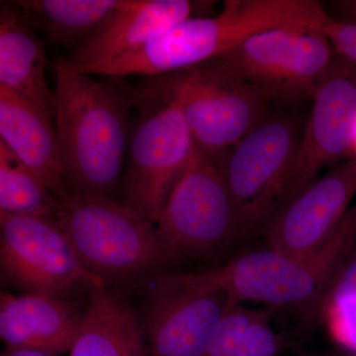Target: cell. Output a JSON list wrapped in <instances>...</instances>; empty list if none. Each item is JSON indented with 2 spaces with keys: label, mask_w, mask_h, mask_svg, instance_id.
<instances>
[{
  "label": "cell",
  "mask_w": 356,
  "mask_h": 356,
  "mask_svg": "<svg viewBox=\"0 0 356 356\" xmlns=\"http://www.w3.org/2000/svg\"><path fill=\"white\" fill-rule=\"evenodd\" d=\"M56 131L67 191L112 197L123 178L135 92L98 81L60 58L54 65Z\"/></svg>",
  "instance_id": "6da1fadb"
},
{
  "label": "cell",
  "mask_w": 356,
  "mask_h": 356,
  "mask_svg": "<svg viewBox=\"0 0 356 356\" xmlns=\"http://www.w3.org/2000/svg\"><path fill=\"white\" fill-rule=\"evenodd\" d=\"M329 20L316 0H227L218 15L182 21L139 50L92 67L88 74L165 76L221 57L257 33L323 27Z\"/></svg>",
  "instance_id": "7a4b0ae2"
},
{
  "label": "cell",
  "mask_w": 356,
  "mask_h": 356,
  "mask_svg": "<svg viewBox=\"0 0 356 356\" xmlns=\"http://www.w3.org/2000/svg\"><path fill=\"white\" fill-rule=\"evenodd\" d=\"M56 218L84 268L110 284H131L172 266L156 225L113 198L65 191Z\"/></svg>",
  "instance_id": "3957f363"
},
{
  "label": "cell",
  "mask_w": 356,
  "mask_h": 356,
  "mask_svg": "<svg viewBox=\"0 0 356 356\" xmlns=\"http://www.w3.org/2000/svg\"><path fill=\"white\" fill-rule=\"evenodd\" d=\"M355 248L356 204L334 236L312 254L288 257L267 248L238 254L209 273L234 304L254 302L298 312L305 323L314 324L327 290Z\"/></svg>",
  "instance_id": "277c9868"
},
{
  "label": "cell",
  "mask_w": 356,
  "mask_h": 356,
  "mask_svg": "<svg viewBox=\"0 0 356 356\" xmlns=\"http://www.w3.org/2000/svg\"><path fill=\"white\" fill-rule=\"evenodd\" d=\"M142 117L129 137L122 203L156 225L191 159L193 142L181 104L165 76L135 92Z\"/></svg>",
  "instance_id": "5b68a950"
},
{
  "label": "cell",
  "mask_w": 356,
  "mask_h": 356,
  "mask_svg": "<svg viewBox=\"0 0 356 356\" xmlns=\"http://www.w3.org/2000/svg\"><path fill=\"white\" fill-rule=\"evenodd\" d=\"M226 156V154H225ZM194 147L161 210L156 229L172 264L240 245L222 159Z\"/></svg>",
  "instance_id": "8992f818"
},
{
  "label": "cell",
  "mask_w": 356,
  "mask_h": 356,
  "mask_svg": "<svg viewBox=\"0 0 356 356\" xmlns=\"http://www.w3.org/2000/svg\"><path fill=\"white\" fill-rule=\"evenodd\" d=\"M299 143L291 122L266 117L224 156L240 243L264 235L284 206Z\"/></svg>",
  "instance_id": "52a82bcc"
},
{
  "label": "cell",
  "mask_w": 356,
  "mask_h": 356,
  "mask_svg": "<svg viewBox=\"0 0 356 356\" xmlns=\"http://www.w3.org/2000/svg\"><path fill=\"white\" fill-rule=\"evenodd\" d=\"M336 51L323 27L276 28L245 40L222 62L267 100L313 99Z\"/></svg>",
  "instance_id": "ba28073f"
},
{
  "label": "cell",
  "mask_w": 356,
  "mask_h": 356,
  "mask_svg": "<svg viewBox=\"0 0 356 356\" xmlns=\"http://www.w3.org/2000/svg\"><path fill=\"white\" fill-rule=\"evenodd\" d=\"M181 104L194 147L225 156L266 118L267 100L221 58L165 74Z\"/></svg>",
  "instance_id": "9c48e42d"
},
{
  "label": "cell",
  "mask_w": 356,
  "mask_h": 356,
  "mask_svg": "<svg viewBox=\"0 0 356 356\" xmlns=\"http://www.w3.org/2000/svg\"><path fill=\"white\" fill-rule=\"evenodd\" d=\"M142 325L147 356H200L236 304L209 270L165 271L147 293Z\"/></svg>",
  "instance_id": "30bf717a"
},
{
  "label": "cell",
  "mask_w": 356,
  "mask_h": 356,
  "mask_svg": "<svg viewBox=\"0 0 356 356\" xmlns=\"http://www.w3.org/2000/svg\"><path fill=\"white\" fill-rule=\"evenodd\" d=\"M0 268L22 293L70 298L81 286H106L84 268L57 219L0 216Z\"/></svg>",
  "instance_id": "8fae6325"
},
{
  "label": "cell",
  "mask_w": 356,
  "mask_h": 356,
  "mask_svg": "<svg viewBox=\"0 0 356 356\" xmlns=\"http://www.w3.org/2000/svg\"><path fill=\"white\" fill-rule=\"evenodd\" d=\"M312 100L310 118L295 156L284 206L325 166L355 158L356 64L336 53Z\"/></svg>",
  "instance_id": "7c38bea8"
},
{
  "label": "cell",
  "mask_w": 356,
  "mask_h": 356,
  "mask_svg": "<svg viewBox=\"0 0 356 356\" xmlns=\"http://www.w3.org/2000/svg\"><path fill=\"white\" fill-rule=\"evenodd\" d=\"M356 194V158L314 180L274 218L267 245L288 257H303L323 247L336 233Z\"/></svg>",
  "instance_id": "4fadbf2b"
},
{
  "label": "cell",
  "mask_w": 356,
  "mask_h": 356,
  "mask_svg": "<svg viewBox=\"0 0 356 356\" xmlns=\"http://www.w3.org/2000/svg\"><path fill=\"white\" fill-rule=\"evenodd\" d=\"M198 6L189 0H121L72 51L70 63L88 74L92 67L139 50L173 26L194 17Z\"/></svg>",
  "instance_id": "5bb4252c"
},
{
  "label": "cell",
  "mask_w": 356,
  "mask_h": 356,
  "mask_svg": "<svg viewBox=\"0 0 356 356\" xmlns=\"http://www.w3.org/2000/svg\"><path fill=\"white\" fill-rule=\"evenodd\" d=\"M86 308L70 298L2 292L0 337L6 348L60 356L72 348Z\"/></svg>",
  "instance_id": "9a60e30c"
},
{
  "label": "cell",
  "mask_w": 356,
  "mask_h": 356,
  "mask_svg": "<svg viewBox=\"0 0 356 356\" xmlns=\"http://www.w3.org/2000/svg\"><path fill=\"white\" fill-rule=\"evenodd\" d=\"M36 30L15 1L0 6V86L31 103L51 120L55 96L46 79L48 63Z\"/></svg>",
  "instance_id": "2e32d148"
},
{
  "label": "cell",
  "mask_w": 356,
  "mask_h": 356,
  "mask_svg": "<svg viewBox=\"0 0 356 356\" xmlns=\"http://www.w3.org/2000/svg\"><path fill=\"white\" fill-rule=\"evenodd\" d=\"M0 142L55 196L67 191L53 120L24 98L0 86Z\"/></svg>",
  "instance_id": "e0dca14e"
},
{
  "label": "cell",
  "mask_w": 356,
  "mask_h": 356,
  "mask_svg": "<svg viewBox=\"0 0 356 356\" xmlns=\"http://www.w3.org/2000/svg\"><path fill=\"white\" fill-rule=\"evenodd\" d=\"M69 356H147L142 325L120 294L107 286L91 288Z\"/></svg>",
  "instance_id": "ac0fdd59"
},
{
  "label": "cell",
  "mask_w": 356,
  "mask_h": 356,
  "mask_svg": "<svg viewBox=\"0 0 356 356\" xmlns=\"http://www.w3.org/2000/svg\"><path fill=\"white\" fill-rule=\"evenodd\" d=\"M121 0H20L26 19L51 43L74 51Z\"/></svg>",
  "instance_id": "d6986e66"
},
{
  "label": "cell",
  "mask_w": 356,
  "mask_h": 356,
  "mask_svg": "<svg viewBox=\"0 0 356 356\" xmlns=\"http://www.w3.org/2000/svg\"><path fill=\"white\" fill-rule=\"evenodd\" d=\"M274 311L236 304L200 356H277L286 341L271 325Z\"/></svg>",
  "instance_id": "ffe728a7"
},
{
  "label": "cell",
  "mask_w": 356,
  "mask_h": 356,
  "mask_svg": "<svg viewBox=\"0 0 356 356\" xmlns=\"http://www.w3.org/2000/svg\"><path fill=\"white\" fill-rule=\"evenodd\" d=\"M0 216L56 218L49 187L0 142Z\"/></svg>",
  "instance_id": "44dd1931"
},
{
  "label": "cell",
  "mask_w": 356,
  "mask_h": 356,
  "mask_svg": "<svg viewBox=\"0 0 356 356\" xmlns=\"http://www.w3.org/2000/svg\"><path fill=\"white\" fill-rule=\"evenodd\" d=\"M356 301V252L355 248L344 262L331 287L327 290L318 312V320H325L327 314L341 304Z\"/></svg>",
  "instance_id": "7402d4cb"
},
{
  "label": "cell",
  "mask_w": 356,
  "mask_h": 356,
  "mask_svg": "<svg viewBox=\"0 0 356 356\" xmlns=\"http://www.w3.org/2000/svg\"><path fill=\"white\" fill-rule=\"evenodd\" d=\"M325 320L330 322L332 337L346 355H356V301L334 307Z\"/></svg>",
  "instance_id": "603a6c76"
},
{
  "label": "cell",
  "mask_w": 356,
  "mask_h": 356,
  "mask_svg": "<svg viewBox=\"0 0 356 356\" xmlns=\"http://www.w3.org/2000/svg\"><path fill=\"white\" fill-rule=\"evenodd\" d=\"M323 30L337 55L356 64V23L341 22L330 18L323 26Z\"/></svg>",
  "instance_id": "cb8c5ba5"
},
{
  "label": "cell",
  "mask_w": 356,
  "mask_h": 356,
  "mask_svg": "<svg viewBox=\"0 0 356 356\" xmlns=\"http://www.w3.org/2000/svg\"><path fill=\"white\" fill-rule=\"evenodd\" d=\"M334 13L341 22L356 23V0H339L332 2Z\"/></svg>",
  "instance_id": "d4e9b609"
},
{
  "label": "cell",
  "mask_w": 356,
  "mask_h": 356,
  "mask_svg": "<svg viewBox=\"0 0 356 356\" xmlns=\"http://www.w3.org/2000/svg\"><path fill=\"white\" fill-rule=\"evenodd\" d=\"M1 356H56L42 351L24 350V348H6L1 353Z\"/></svg>",
  "instance_id": "484cf974"
},
{
  "label": "cell",
  "mask_w": 356,
  "mask_h": 356,
  "mask_svg": "<svg viewBox=\"0 0 356 356\" xmlns=\"http://www.w3.org/2000/svg\"><path fill=\"white\" fill-rule=\"evenodd\" d=\"M353 152H355V158H356V129L355 135V143H353Z\"/></svg>",
  "instance_id": "4316f807"
},
{
  "label": "cell",
  "mask_w": 356,
  "mask_h": 356,
  "mask_svg": "<svg viewBox=\"0 0 356 356\" xmlns=\"http://www.w3.org/2000/svg\"><path fill=\"white\" fill-rule=\"evenodd\" d=\"M301 356H327V355H301Z\"/></svg>",
  "instance_id": "83f0119b"
},
{
  "label": "cell",
  "mask_w": 356,
  "mask_h": 356,
  "mask_svg": "<svg viewBox=\"0 0 356 356\" xmlns=\"http://www.w3.org/2000/svg\"><path fill=\"white\" fill-rule=\"evenodd\" d=\"M346 356H356V355H346Z\"/></svg>",
  "instance_id": "f1b7e54d"
}]
</instances>
